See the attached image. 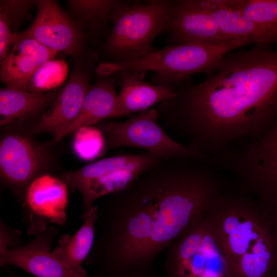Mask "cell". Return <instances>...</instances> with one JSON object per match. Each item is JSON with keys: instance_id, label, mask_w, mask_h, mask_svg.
Returning a JSON list of instances; mask_svg holds the SVG:
<instances>
[{"instance_id": "obj_1", "label": "cell", "mask_w": 277, "mask_h": 277, "mask_svg": "<svg viewBox=\"0 0 277 277\" xmlns=\"http://www.w3.org/2000/svg\"><path fill=\"white\" fill-rule=\"evenodd\" d=\"M228 185L225 174L201 158L160 159L97 205L94 242L84 263L100 277L154 275L158 256Z\"/></svg>"}, {"instance_id": "obj_2", "label": "cell", "mask_w": 277, "mask_h": 277, "mask_svg": "<svg viewBox=\"0 0 277 277\" xmlns=\"http://www.w3.org/2000/svg\"><path fill=\"white\" fill-rule=\"evenodd\" d=\"M196 84L158 105L159 123L203 159L259 137L277 122V50L255 45L228 53Z\"/></svg>"}, {"instance_id": "obj_3", "label": "cell", "mask_w": 277, "mask_h": 277, "mask_svg": "<svg viewBox=\"0 0 277 277\" xmlns=\"http://www.w3.org/2000/svg\"><path fill=\"white\" fill-rule=\"evenodd\" d=\"M227 277H277V215L234 185L204 212Z\"/></svg>"}, {"instance_id": "obj_4", "label": "cell", "mask_w": 277, "mask_h": 277, "mask_svg": "<svg viewBox=\"0 0 277 277\" xmlns=\"http://www.w3.org/2000/svg\"><path fill=\"white\" fill-rule=\"evenodd\" d=\"M251 43L250 38L244 37L217 45H171L134 60L100 63L95 72L99 76L105 77L125 70L150 71L153 73V84L175 91L194 74H212L230 51Z\"/></svg>"}, {"instance_id": "obj_5", "label": "cell", "mask_w": 277, "mask_h": 277, "mask_svg": "<svg viewBox=\"0 0 277 277\" xmlns=\"http://www.w3.org/2000/svg\"><path fill=\"white\" fill-rule=\"evenodd\" d=\"M207 161L277 215V122L262 136L239 143Z\"/></svg>"}, {"instance_id": "obj_6", "label": "cell", "mask_w": 277, "mask_h": 277, "mask_svg": "<svg viewBox=\"0 0 277 277\" xmlns=\"http://www.w3.org/2000/svg\"><path fill=\"white\" fill-rule=\"evenodd\" d=\"M171 1H119L111 21L113 27L105 50L114 62L143 57L155 49L154 38L165 31Z\"/></svg>"}, {"instance_id": "obj_7", "label": "cell", "mask_w": 277, "mask_h": 277, "mask_svg": "<svg viewBox=\"0 0 277 277\" xmlns=\"http://www.w3.org/2000/svg\"><path fill=\"white\" fill-rule=\"evenodd\" d=\"M165 277H227L223 253L204 213L166 249Z\"/></svg>"}, {"instance_id": "obj_8", "label": "cell", "mask_w": 277, "mask_h": 277, "mask_svg": "<svg viewBox=\"0 0 277 277\" xmlns=\"http://www.w3.org/2000/svg\"><path fill=\"white\" fill-rule=\"evenodd\" d=\"M156 108H151L121 122L99 123L106 146L131 147L145 149L162 159L197 157V153L171 138L160 126Z\"/></svg>"}, {"instance_id": "obj_9", "label": "cell", "mask_w": 277, "mask_h": 277, "mask_svg": "<svg viewBox=\"0 0 277 277\" xmlns=\"http://www.w3.org/2000/svg\"><path fill=\"white\" fill-rule=\"evenodd\" d=\"M36 6L35 19L22 32L57 52L80 55L84 51L85 37L78 24L54 1H36Z\"/></svg>"}, {"instance_id": "obj_10", "label": "cell", "mask_w": 277, "mask_h": 277, "mask_svg": "<svg viewBox=\"0 0 277 277\" xmlns=\"http://www.w3.org/2000/svg\"><path fill=\"white\" fill-rule=\"evenodd\" d=\"M68 202L67 184L49 174L34 179L25 193L24 217L29 224L28 233L37 235L48 227L49 223L63 224L67 218Z\"/></svg>"}, {"instance_id": "obj_11", "label": "cell", "mask_w": 277, "mask_h": 277, "mask_svg": "<svg viewBox=\"0 0 277 277\" xmlns=\"http://www.w3.org/2000/svg\"><path fill=\"white\" fill-rule=\"evenodd\" d=\"M58 233L49 226L26 244L8 249L0 254L1 266L17 267L36 277H100L75 272L51 251Z\"/></svg>"}, {"instance_id": "obj_12", "label": "cell", "mask_w": 277, "mask_h": 277, "mask_svg": "<svg viewBox=\"0 0 277 277\" xmlns=\"http://www.w3.org/2000/svg\"><path fill=\"white\" fill-rule=\"evenodd\" d=\"M91 86L84 67H75L59 95L35 123L33 132L51 134L54 142L62 138L67 128L78 116Z\"/></svg>"}, {"instance_id": "obj_13", "label": "cell", "mask_w": 277, "mask_h": 277, "mask_svg": "<svg viewBox=\"0 0 277 277\" xmlns=\"http://www.w3.org/2000/svg\"><path fill=\"white\" fill-rule=\"evenodd\" d=\"M165 31L171 45L183 43L217 45L234 39L221 31L209 14L187 6L182 0L171 1Z\"/></svg>"}, {"instance_id": "obj_14", "label": "cell", "mask_w": 277, "mask_h": 277, "mask_svg": "<svg viewBox=\"0 0 277 277\" xmlns=\"http://www.w3.org/2000/svg\"><path fill=\"white\" fill-rule=\"evenodd\" d=\"M44 161L42 150L26 137L9 135L1 142V176L14 188L22 189L30 184Z\"/></svg>"}, {"instance_id": "obj_15", "label": "cell", "mask_w": 277, "mask_h": 277, "mask_svg": "<svg viewBox=\"0 0 277 277\" xmlns=\"http://www.w3.org/2000/svg\"><path fill=\"white\" fill-rule=\"evenodd\" d=\"M145 73L130 70L117 73L120 90L111 117L140 113L176 96L173 90L145 82Z\"/></svg>"}, {"instance_id": "obj_16", "label": "cell", "mask_w": 277, "mask_h": 277, "mask_svg": "<svg viewBox=\"0 0 277 277\" xmlns=\"http://www.w3.org/2000/svg\"><path fill=\"white\" fill-rule=\"evenodd\" d=\"M160 159L147 151L139 153L136 159L124 167L83 184L77 190L82 197V220L96 200L124 189Z\"/></svg>"}, {"instance_id": "obj_17", "label": "cell", "mask_w": 277, "mask_h": 277, "mask_svg": "<svg viewBox=\"0 0 277 277\" xmlns=\"http://www.w3.org/2000/svg\"><path fill=\"white\" fill-rule=\"evenodd\" d=\"M187 6L204 11L215 21L225 35L233 38L249 37L255 45L274 44L265 31L237 10L221 4L218 0H182Z\"/></svg>"}, {"instance_id": "obj_18", "label": "cell", "mask_w": 277, "mask_h": 277, "mask_svg": "<svg viewBox=\"0 0 277 277\" xmlns=\"http://www.w3.org/2000/svg\"><path fill=\"white\" fill-rule=\"evenodd\" d=\"M111 76L101 77L91 86L78 116L67 128L62 138L82 127L91 126L111 117L117 95L115 91L117 77Z\"/></svg>"}, {"instance_id": "obj_19", "label": "cell", "mask_w": 277, "mask_h": 277, "mask_svg": "<svg viewBox=\"0 0 277 277\" xmlns=\"http://www.w3.org/2000/svg\"><path fill=\"white\" fill-rule=\"evenodd\" d=\"M61 87L44 93L1 88L0 124L5 125L36 116L49 108L60 94Z\"/></svg>"}, {"instance_id": "obj_20", "label": "cell", "mask_w": 277, "mask_h": 277, "mask_svg": "<svg viewBox=\"0 0 277 277\" xmlns=\"http://www.w3.org/2000/svg\"><path fill=\"white\" fill-rule=\"evenodd\" d=\"M97 205H94L83 220L84 223L72 236L63 235L53 253L75 272L88 275L82 267L94 244Z\"/></svg>"}, {"instance_id": "obj_21", "label": "cell", "mask_w": 277, "mask_h": 277, "mask_svg": "<svg viewBox=\"0 0 277 277\" xmlns=\"http://www.w3.org/2000/svg\"><path fill=\"white\" fill-rule=\"evenodd\" d=\"M40 66L33 58L11 51L1 61V81L7 88L27 91L31 78Z\"/></svg>"}, {"instance_id": "obj_22", "label": "cell", "mask_w": 277, "mask_h": 277, "mask_svg": "<svg viewBox=\"0 0 277 277\" xmlns=\"http://www.w3.org/2000/svg\"><path fill=\"white\" fill-rule=\"evenodd\" d=\"M138 154H124L99 160L78 170L66 173L65 182L77 190L86 182L124 167L136 159Z\"/></svg>"}, {"instance_id": "obj_23", "label": "cell", "mask_w": 277, "mask_h": 277, "mask_svg": "<svg viewBox=\"0 0 277 277\" xmlns=\"http://www.w3.org/2000/svg\"><path fill=\"white\" fill-rule=\"evenodd\" d=\"M118 1L71 0L67 3L69 9L92 32H96L111 21L112 13Z\"/></svg>"}, {"instance_id": "obj_24", "label": "cell", "mask_w": 277, "mask_h": 277, "mask_svg": "<svg viewBox=\"0 0 277 277\" xmlns=\"http://www.w3.org/2000/svg\"><path fill=\"white\" fill-rule=\"evenodd\" d=\"M233 9L259 25L277 43V0H238Z\"/></svg>"}, {"instance_id": "obj_25", "label": "cell", "mask_w": 277, "mask_h": 277, "mask_svg": "<svg viewBox=\"0 0 277 277\" xmlns=\"http://www.w3.org/2000/svg\"><path fill=\"white\" fill-rule=\"evenodd\" d=\"M67 63L63 60H51L34 72L27 86V91L44 93L59 88L66 80Z\"/></svg>"}, {"instance_id": "obj_26", "label": "cell", "mask_w": 277, "mask_h": 277, "mask_svg": "<svg viewBox=\"0 0 277 277\" xmlns=\"http://www.w3.org/2000/svg\"><path fill=\"white\" fill-rule=\"evenodd\" d=\"M72 146L76 155L84 161H92L100 157L107 147L102 131L92 126L82 127L77 129Z\"/></svg>"}, {"instance_id": "obj_27", "label": "cell", "mask_w": 277, "mask_h": 277, "mask_svg": "<svg viewBox=\"0 0 277 277\" xmlns=\"http://www.w3.org/2000/svg\"><path fill=\"white\" fill-rule=\"evenodd\" d=\"M12 46L11 51L31 57L41 66L53 60L57 53L22 32L13 33Z\"/></svg>"}, {"instance_id": "obj_28", "label": "cell", "mask_w": 277, "mask_h": 277, "mask_svg": "<svg viewBox=\"0 0 277 277\" xmlns=\"http://www.w3.org/2000/svg\"><path fill=\"white\" fill-rule=\"evenodd\" d=\"M36 1H1L0 10L7 16L11 29L27 15L29 9Z\"/></svg>"}, {"instance_id": "obj_29", "label": "cell", "mask_w": 277, "mask_h": 277, "mask_svg": "<svg viewBox=\"0 0 277 277\" xmlns=\"http://www.w3.org/2000/svg\"><path fill=\"white\" fill-rule=\"evenodd\" d=\"M0 254L8 249L21 245L20 244L21 232L6 225L1 220Z\"/></svg>"}, {"instance_id": "obj_30", "label": "cell", "mask_w": 277, "mask_h": 277, "mask_svg": "<svg viewBox=\"0 0 277 277\" xmlns=\"http://www.w3.org/2000/svg\"><path fill=\"white\" fill-rule=\"evenodd\" d=\"M9 19L7 15L0 10V59L1 61L8 55L12 45V35Z\"/></svg>"}, {"instance_id": "obj_31", "label": "cell", "mask_w": 277, "mask_h": 277, "mask_svg": "<svg viewBox=\"0 0 277 277\" xmlns=\"http://www.w3.org/2000/svg\"><path fill=\"white\" fill-rule=\"evenodd\" d=\"M5 277H18V276L11 271H8Z\"/></svg>"}, {"instance_id": "obj_32", "label": "cell", "mask_w": 277, "mask_h": 277, "mask_svg": "<svg viewBox=\"0 0 277 277\" xmlns=\"http://www.w3.org/2000/svg\"><path fill=\"white\" fill-rule=\"evenodd\" d=\"M132 277H157V276H156L154 275H139V276H132ZM161 277H165V276L163 275V276H161Z\"/></svg>"}]
</instances>
